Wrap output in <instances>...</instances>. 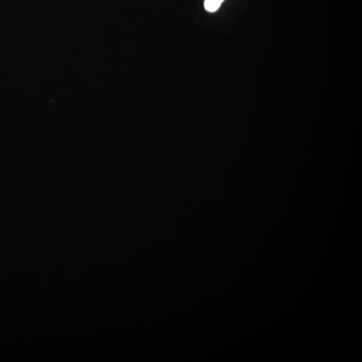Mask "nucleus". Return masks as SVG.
I'll return each mask as SVG.
<instances>
[{"mask_svg":"<svg viewBox=\"0 0 362 362\" xmlns=\"http://www.w3.org/2000/svg\"><path fill=\"white\" fill-rule=\"evenodd\" d=\"M224 0H205L204 7L209 13H215L220 8Z\"/></svg>","mask_w":362,"mask_h":362,"instance_id":"f257e3e1","label":"nucleus"}]
</instances>
